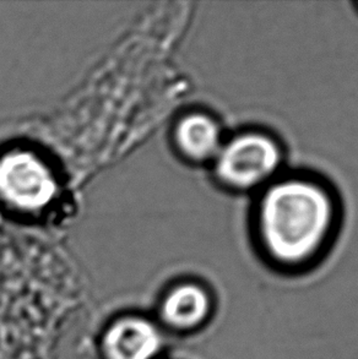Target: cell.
<instances>
[{"label":"cell","mask_w":358,"mask_h":359,"mask_svg":"<svg viewBox=\"0 0 358 359\" xmlns=\"http://www.w3.org/2000/svg\"><path fill=\"white\" fill-rule=\"evenodd\" d=\"M162 345L157 326L140 316H126L107 329L102 350L106 359H154Z\"/></svg>","instance_id":"obj_4"},{"label":"cell","mask_w":358,"mask_h":359,"mask_svg":"<svg viewBox=\"0 0 358 359\" xmlns=\"http://www.w3.org/2000/svg\"><path fill=\"white\" fill-rule=\"evenodd\" d=\"M55 194L53 172L34 152L10 151L0 158V199L5 204L21 211H37Z\"/></svg>","instance_id":"obj_3"},{"label":"cell","mask_w":358,"mask_h":359,"mask_svg":"<svg viewBox=\"0 0 358 359\" xmlns=\"http://www.w3.org/2000/svg\"><path fill=\"white\" fill-rule=\"evenodd\" d=\"M282 150L263 131L238 133L223 141L213 167L218 180L228 189L248 191L265 188L277 178Z\"/></svg>","instance_id":"obj_2"},{"label":"cell","mask_w":358,"mask_h":359,"mask_svg":"<svg viewBox=\"0 0 358 359\" xmlns=\"http://www.w3.org/2000/svg\"><path fill=\"white\" fill-rule=\"evenodd\" d=\"M339 212L334 194L319 180L305 175L276 178L258 199V243L277 266H307L331 242Z\"/></svg>","instance_id":"obj_1"},{"label":"cell","mask_w":358,"mask_h":359,"mask_svg":"<svg viewBox=\"0 0 358 359\" xmlns=\"http://www.w3.org/2000/svg\"><path fill=\"white\" fill-rule=\"evenodd\" d=\"M211 311L208 292L195 283L175 287L161 306V318L177 330H190L206 321Z\"/></svg>","instance_id":"obj_6"},{"label":"cell","mask_w":358,"mask_h":359,"mask_svg":"<svg viewBox=\"0 0 358 359\" xmlns=\"http://www.w3.org/2000/svg\"><path fill=\"white\" fill-rule=\"evenodd\" d=\"M175 136L179 151L195 162L215 160L225 141L218 121L204 113H192L182 118Z\"/></svg>","instance_id":"obj_5"}]
</instances>
